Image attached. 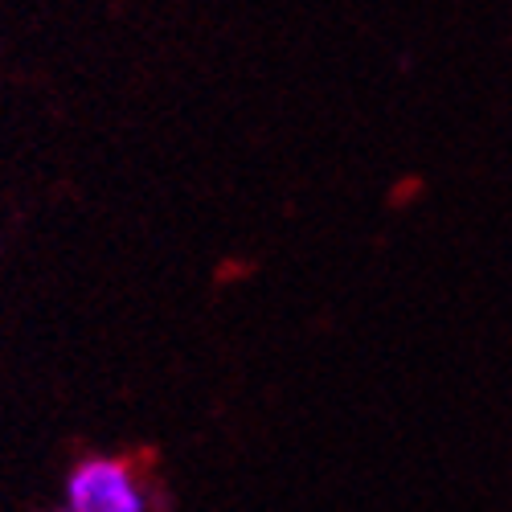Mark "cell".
Segmentation results:
<instances>
[{"instance_id": "6da1fadb", "label": "cell", "mask_w": 512, "mask_h": 512, "mask_svg": "<svg viewBox=\"0 0 512 512\" xmlns=\"http://www.w3.org/2000/svg\"><path fill=\"white\" fill-rule=\"evenodd\" d=\"M70 512H148L144 480L136 476L132 459L91 455L82 459L66 480Z\"/></svg>"}, {"instance_id": "7a4b0ae2", "label": "cell", "mask_w": 512, "mask_h": 512, "mask_svg": "<svg viewBox=\"0 0 512 512\" xmlns=\"http://www.w3.org/2000/svg\"><path fill=\"white\" fill-rule=\"evenodd\" d=\"M58 512H70V508H58Z\"/></svg>"}]
</instances>
